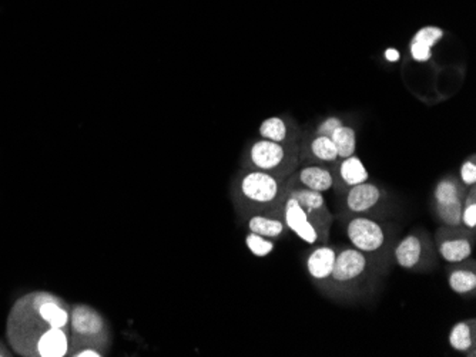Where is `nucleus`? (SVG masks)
Masks as SVG:
<instances>
[{
  "label": "nucleus",
  "mask_w": 476,
  "mask_h": 357,
  "mask_svg": "<svg viewBox=\"0 0 476 357\" xmlns=\"http://www.w3.org/2000/svg\"><path fill=\"white\" fill-rule=\"evenodd\" d=\"M243 195L256 204H271L280 195V181L266 171H251L242 180Z\"/></svg>",
  "instance_id": "1"
},
{
  "label": "nucleus",
  "mask_w": 476,
  "mask_h": 357,
  "mask_svg": "<svg viewBox=\"0 0 476 357\" xmlns=\"http://www.w3.org/2000/svg\"><path fill=\"white\" fill-rule=\"evenodd\" d=\"M347 235L355 249L361 252H375L385 242L381 225L369 218H354L347 226Z\"/></svg>",
  "instance_id": "2"
},
{
  "label": "nucleus",
  "mask_w": 476,
  "mask_h": 357,
  "mask_svg": "<svg viewBox=\"0 0 476 357\" xmlns=\"http://www.w3.org/2000/svg\"><path fill=\"white\" fill-rule=\"evenodd\" d=\"M291 159L290 148L284 143L260 140L250 148V161L258 171H275Z\"/></svg>",
  "instance_id": "3"
},
{
  "label": "nucleus",
  "mask_w": 476,
  "mask_h": 357,
  "mask_svg": "<svg viewBox=\"0 0 476 357\" xmlns=\"http://www.w3.org/2000/svg\"><path fill=\"white\" fill-rule=\"evenodd\" d=\"M284 221L287 228L295 234L305 243H315L319 241V231H316L314 222L309 215L304 211V208L291 197L287 198L284 207Z\"/></svg>",
  "instance_id": "4"
},
{
  "label": "nucleus",
  "mask_w": 476,
  "mask_h": 357,
  "mask_svg": "<svg viewBox=\"0 0 476 357\" xmlns=\"http://www.w3.org/2000/svg\"><path fill=\"white\" fill-rule=\"evenodd\" d=\"M367 267V258L358 249H345L335 256L331 278L335 282L357 279Z\"/></svg>",
  "instance_id": "5"
},
{
  "label": "nucleus",
  "mask_w": 476,
  "mask_h": 357,
  "mask_svg": "<svg viewBox=\"0 0 476 357\" xmlns=\"http://www.w3.org/2000/svg\"><path fill=\"white\" fill-rule=\"evenodd\" d=\"M337 252L330 246H320L311 252L307 259V271L314 279H327L333 274Z\"/></svg>",
  "instance_id": "6"
},
{
  "label": "nucleus",
  "mask_w": 476,
  "mask_h": 357,
  "mask_svg": "<svg viewBox=\"0 0 476 357\" xmlns=\"http://www.w3.org/2000/svg\"><path fill=\"white\" fill-rule=\"evenodd\" d=\"M381 198V191L376 186L362 183L351 187L347 195V207L352 212H367L378 204Z\"/></svg>",
  "instance_id": "7"
},
{
  "label": "nucleus",
  "mask_w": 476,
  "mask_h": 357,
  "mask_svg": "<svg viewBox=\"0 0 476 357\" xmlns=\"http://www.w3.org/2000/svg\"><path fill=\"white\" fill-rule=\"evenodd\" d=\"M298 180L304 188L326 193L334 187L333 174L320 165H308L302 168L298 174Z\"/></svg>",
  "instance_id": "8"
},
{
  "label": "nucleus",
  "mask_w": 476,
  "mask_h": 357,
  "mask_svg": "<svg viewBox=\"0 0 476 357\" xmlns=\"http://www.w3.org/2000/svg\"><path fill=\"white\" fill-rule=\"evenodd\" d=\"M71 326L74 332L77 333L85 334V336H92V334H97L102 332L103 319L93 309L88 306H78L73 310Z\"/></svg>",
  "instance_id": "9"
},
{
  "label": "nucleus",
  "mask_w": 476,
  "mask_h": 357,
  "mask_svg": "<svg viewBox=\"0 0 476 357\" xmlns=\"http://www.w3.org/2000/svg\"><path fill=\"white\" fill-rule=\"evenodd\" d=\"M67 336L57 327H50L37 341V351L43 357H61L67 353Z\"/></svg>",
  "instance_id": "10"
},
{
  "label": "nucleus",
  "mask_w": 476,
  "mask_h": 357,
  "mask_svg": "<svg viewBox=\"0 0 476 357\" xmlns=\"http://www.w3.org/2000/svg\"><path fill=\"white\" fill-rule=\"evenodd\" d=\"M421 255H422V243L420 238L415 235L404 238L395 249V259L404 270H411V267H414L420 262Z\"/></svg>",
  "instance_id": "11"
},
{
  "label": "nucleus",
  "mask_w": 476,
  "mask_h": 357,
  "mask_svg": "<svg viewBox=\"0 0 476 357\" xmlns=\"http://www.w3.org/2000/svg\"><path fill=\"white\" fill-rule=\"evenodd\" d=\"M288 197L294 198L304 208L311 221L312 218H319L321 212H326V200L323 197V193H316L308 188H298L294 190Z\"/></svg>",
  "instance_id": "12"
},
{
  "label": "nucleus",
  "mask_w": 476,
  "mask_h": 357,
  "mask_svg": "<svg viewBox=\"0 0 476 357\" xmlns=\"http://www.w3.org/2000/svg\"><path fill=\"white\" fill-rule=\"evenodd\" d=\"M340 176H341V180L344 181L345 186L354 187V186L367 183L368 178H369V174H368L365 165L362 164V161L354 154V155L343 159V162L340 165Z\"/></svg>",
  "instance_id": "13"
},
{
  "label": "nucleus",
  "mask_w": 476,
  "mask_h": 357,
  "mask_svg": "<svg viewBox=\"0 0 476 357\" xmlns=\"http://www.w3.org/2000/svg\"><path fill=\"white\" fill-rule=\"evenodd\" d=\"M439 253L442 259L451 263H459L465 259H468L472 253V245L468 239L465 238H455V239H448L441 243L439 246Z\"/></svg>",
  "instance_id": "14"
},
{
  "label": "nucleus",
  "mask_w": 476,
  "mask_h": 357,
  "mask_svg": "<svg viewBox=\"0 0 476 357\" xmlns=\"http://www.w3.org/2000/svg\"><path fill=\"white\" fill-rule=\"evenodd\" d=\"M337 148L338 158L344 159L355 154L357 150V134L352 127L341 126L330 137Z\"/></svg>",
  "instance_id": "15"
},
{
  "label": "nucleus",
  "mask_w": 476,
  "mask_h": 357,
  "mask_svg": "<svg viewBox=\"0 0 476 357\" xmlns=\"http://www.w3.org/2000/svg\"><path fill=\"white\" fill-rule=\"evenodd\" d=\"M249 229L250 232L261 235L264 238H278L284 234L285 225L284 222L275 218H267V217L257 215L249 221Z\"/></svg>",
  "instance_id": "16"
},
{
  "label": "nucleus",
  "mask_w": 476,
  "mask_h": 357,
  "mask_svg": "<svg viewBox=\"0 0 476 357\" xmlns=\"http://www.w3.org/2000/svg\"><path fill=\"white\" fill-rule=\"evenodd\" d=\"M258 131L264 140H270L274 143H287L290 137L288 124L281 117L267 119L261 123Z\"/></svg>",
  "instance_id": "17"
},
{
  "label": "nucleus",
  "mask_w": 476,
  "mask_h": 357,
  "mask_svg": "<svg viewBox=\"0 0 476 357\" xmlns=\"http://www.w3.org/2000/svg\"><path fill=\"white\" fill-rule=\"evenodd\" d=\"M309 152L323 162H335L338 159L337 148L330 137L316 135L309 141Z\"/></svg>",
  "instance_id": "18"
},
{
  "label": "nucleus",
  "mask_w": 476,
  "mask_h": 357,
  "mask_svg": "<svg viewBox=\"0 0 476 357\" xmlns=\"http://www.w3.org/2000/svg\"><path fill=\"white\" fill-rule=\"evenodd\" d=\"M39 313H40L42 319L44 322H47V325L50 327L63 329L67 325V320H69L67 312L63 308H60L54 301H50V299L40 303Z\"/></svg>",
  "instance_id": "19"
},
{
  "label": "nucleus",
  "mask_w": 476,
  "mask_h": 357,
  "mask_svg": "<svg viewBox=\"0 0 476 357\" xmlns=\"http://www.w3.org/2000/svg\"><path fill=\"white\" fill-rule=\"evenodd\" d=\"M472 330L468 322L456 323L449 333V344L456 351H468L472 347Z\"/></svg>",
  "instance_id": "20"
},
{
  "label": "nucleus",
  "mask_w": 476,
  "mask_h": 357,
  "mask_svg": "<svg viewBox=\"0 0 476 357\" xmlns=\"http://www.w3.org/2000/svg\"><path fill=\"white\" fill-rule=\"evenodd\" d=\"M449 288L458 295H466L476 288V275L468 270H456L449 277Z\"/></svg>",
  "instance_id": "21"
},
{
  "label": "nucleus",
  "mask_w": 476,
  "mask_h": 357,
  "mask_svg": "<svg viewBox=\"0 0 476 357\" xmlns=\"http://www.w3.org/2000/svg\"><path fill=\"white\" fill-rule=\"evenodd\" d=\"M462 202L460 198L445 202V204H436V211L439 218L449 226H458L462 221Z\"/></svg>",
  "instance_id": "22"
},
{
  "label": "nucleus",
  "mask_w": 476,
  "mask_h": 357,
  "mask_svg": "<svg viewBox=\"0 0 476 357\" xmlns=\"http://www.w3.org/2000/svg\"><path fill=\"white\" fill-rule=\"evenodd\" d=\"M246 243H247L250 252L254 256H258V258H264V256L270 255L275 248V245L271 241H268L267 238H264L261 235L253 234V232H250V235H247Z\"/></svg>",
  "instance_id": "23"
},
{
  "label": "nucleus",
  "mask_w": 476,
  "mask_h": 357,
  "mask_svg": "<svg viewBox=\"0 0 476 357\" xmlns=\"http://www.w3.org/2000/svg\"><path fill=\"white\" fill-rule=\"evenodd\" d=\"M445 36L444 30L441 28L436 26H425L421 28L412 37L414 42L421 43L422 46H427L429 49H432L438 42L442 40V37Z\"/></svg>",
  "instance_id": "24"
},
{
  "label": "nucleus",
  "mask_w": 476,
  "mask_h": 357,
  "mask_svg": "<svg viewBox=\"0 0 476 357\" xmlns=\"http://www.w3.org/2000/svg\"><path fill=\"white\" fill-rule=\"evenodd\" d=\"M434 197H435L436 204H445V202L458 200L459 198V187L453 181L444 180L436 186Z\"/></svg>",
  "instance_id": "25"
},
{
  "label": "nucleus",
  "mask_w": 476,
  "mask_h": 357,
  "mask_svg": "<svg viewBox=\"0 0 476 357\" xmlns=\"http://www.w3.org/2000/svg\"><path fill=\"white\" fill-rule=\"evenodd\" d=\"M410 53L412 56V60L417 63H427L432 59V49L422 46L421 43H417L411 40L410 43Z\"/></svg>",
  "instance_id": "26"
},
{
  "label": "nucleus",
  "mask_w": 476,
  "mask_h": 357,
  "mask_svg": "<svg viewBox=\"0 0 476 357\" xmlns=\"http://www.w3.org/2000/svg\"><path fill=\"white\" fill-rule=\"evenodd\" d=\"M341 126H344V123H343V120L341 119H338V117H334V116H331V117H328V119H326L319 127H316V131H315V134L316 135H326V137H331V134L338 128V127H341Z\"/></svg>",
  "instance_id": "27"
},
{
  "label": "nucleus",
  "mask_w": 476,
  "mask_h": 357,
  "mask_svg": "<svg viewBox=\"0 0 476 357\" xmlns=\"http://www.w3.org/2000/svg\"><path fill=\"white\" fill-rule=\"evenodd\" d=\"M460 180L465 186H473L476 183V164L473 159H466L460 167Z\"/></svg>",
  "instance_id": "28"
},
{
  "label": "nucleus",
  "mask_w": 476,
  "mask_h": 357,
  "mask_svg": "<svg viewBox=\"0 0 476 357\" xmlns=\"http://www.w3.org/2000/svg\"><path fill=\"white\" fill-rule=\"evenodd\" d=\"M462 224L470 229H473L476 226V204L470 202V204H465V207L462 208V218H460Z\"/></svg>",
  "instance_id": "29"
},
{
  "label": "nucleus",
  "mask_w": 476,
  "mask_h": 357,
  "mask_svg": "<svg viewBox=\"0 0 476 357\" xmlns=\"http://www.w3.org/2000/svg\"><path fill=\"white\" fill-rule=\"evenodd\" d=\"M383 56H385V59H386L389 63H396V61H400V59H401V53H400L398 50H396V49H393V47L386 49V50L383 52Z\"/></svg>",
  "instance_id": "30"
},
{
  "label": "nucleus",
  "mask_w": 476,
  "mask_h": 357,
  "mask_svg": "<svg viewBox=\"0 0 476 357\" xmlns=\"http://www.w3.org/2000/svg\"><path fill=\"white\" fill-rule=\"evenodd\" d=\"M77 357H100L102 354L96 350H92V349H88V350H82V351H78L77 354H74Z\"/></svg>",
  "instance_id": "31"
}]
</instances>
